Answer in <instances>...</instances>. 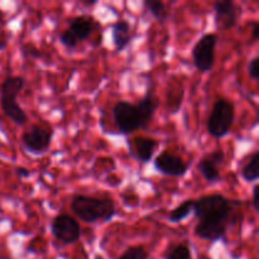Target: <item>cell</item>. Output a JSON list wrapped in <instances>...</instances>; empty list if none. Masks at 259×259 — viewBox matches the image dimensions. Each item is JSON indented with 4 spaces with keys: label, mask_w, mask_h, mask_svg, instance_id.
I'll use <instances>...</instances> for the list:
<instances>
[{
    "label": "cell",
    "mask_w": 259,
    "mask_h": 259,
    "mask_svg": "<svg viewBox=\"0 0 259 259\" xmlns=\"http://www.w3.org/2000/svg\"><path fill=\"white\" fill-rule=\"evenodd\" d=\"M239 205L240 201L230 200L220 194L204 195L194 200L192 212L199 219L195 225V235L207 242L224 239L229 223L233 222L235 207Z\"/></svg>",
    "instance_id": "cell-1"
},
{
    "label": "cell",
    "mask_w": 259,
    "mask_h": 259,
    "mask_svg": "<svg viewBox=\"0 0 259 259\" xmlns=\"http://www.w3.org/2000/svg\"><path fill=\"white\" fill-rule=\"evenodd\" d=\"M71 211L81 222L94 224L110 222L116 215V207L113 200L106 197L76 195L71 201Z\"/></svg>",
    "instance_id": "cell-2"
},
{
    "label": "cell",
    "mask_w": 259,
    "mask_h": 259,
    "mask_svg": "<svg viewBox=\"0 0 259 259\" xmlns=\"http://www.w3.org/2000/svg\"><path fill=\"white\" fill-rule=\"evenodd\" d=\"M25 78L22 76H8L0 88V106L5 116L17 125H24L28 116L22 106L18 104L17 98L24 89Z\"/></svg>",
    "instance_id": "cell-3"
},
{
    "label": "cell",
    "mask_w": 259,
    "mask_h": 259,
    "mask_svg": "<svg viewBox=\"0 0 259 259\" xmlns=\"http://www.w3.org/2000/svg\"><path fill=\"white\" fill-rule=\"evenodd\" d=\"M235 119L234 104L220 98L214 103L206 123L207 133L214 138H224L229 134Z\"/></svg>",
    "instance_id": "cell-4"
},
{
    "label": "cell",
    "mask_w": 259,
    "mask_h": 259,
    "mask_svg": "<svg viewBox=\"0 0 259 259\" xmlns=\"http://www.w3.org/2000/svg\"><path fill=\"white\" fill-rule=\"evenodd\" d=\"M96 23L88 15H78L70 20L68 27L60 34V42L67 50H73L82 40L88 39L94 32Z\"/></svg>",
    "instance_id": "cell-5"
},
{
    "label": "cell",
    "mask_w": 259,
    "mask_h": 259,
    "mask_svg": "<svg viewBox=\"0 0 259 259\" xmlns=\"http://www.w3.org/2000/svg\"><path fill=\"white\" fill-rule=\"evenodd\" d=\"M53 136V129L33 124L22 134V144L28 153L42 156L50 149Z\"/></svg>",
    "instance_id": "cell-6"
},
{
    "label": "cell",
    "mask_w": 259,
    "mask_h": 259,
    "mask_svg": "<svg viewBox=\"0 0 259 259\" xmlns=\"http://www.w3.org/2000/svg\"><path fill=\"white\" fill-rule=\"evenodd\" d=\"M218 45V35L215 33H206L202 35L192 48L194 65L200 72L206 73L212 70L215 62V48Z\"/></svg>",
    "instance_id": "cell-7"
},
{
    "label": "cell",
    "mask_w": 259,
    "mask_h": 259,
    "mask_svg": "<svg viewBox=\"0 0 259 259\" xmlns=\"http://www.w3.org/2000/svg\"><path fill=\"white\" fill-rule=\"evenodd\" d=\"M113 119L119 133L123 136H128L141 129V121L136 105L129 101L120 100L114 105Z\"/></svg>",
    "instance_id": "cell-8"
},
{
    "label": "cell",
    "mask_w": 259,
    "mask_h": 259,
    "mask_svg": "<svg viewBox=\"0 0 259 259\" xmlns=\"http://www.w3.org/2000/svg\"><path fill=\"white\" fill-rule=\"evenodd\" d=\"M51 232L53 237L63 244H73L78 242L81 237V227L77 220L66 214L53 218L51 223Z\"/></svg>",
    "instance_id": "cell-9"
},
{
    "label": "cell",
    "mask_w": 259,
    "mask_h": 259,
    "mask_svg": "<svg viewBox=\"0 0 259 259\" xmlns=\"http://www.w3.org/2000/svg\"><path fill=\"white\" fill-rule=\"evenodd\" d=\"M215 24L220 30H230L238 25L242 15V7L233 0H220L212 5Z\"/></svg>",
    "instance_id": "cell-10"
},
{
    "label": "cell",
    "mask_w": 259,
    "mask_h": 259,
    "mask_svg": "<svg viewBox=\"0 0 259 259\" xmlns=\"http://www.w3.org/2000/svg\"><path fill=\"white\" fill-rule=\"evenodd\" d=\"M153 166L156 171L164 176L182 177L189 171V163L184 161L180 156L164 151L154 158Z\"/></svg>",
    "instance_id": "cell-11"
},
{
    "label": "cell",
    "mask_w": 259,
    "mask_h": 259,
    "mask_svg": "<svg viewBox=\"0 0 259 259\" xmlns=\"http://www.w3.org/2000/svg\"><path fill=\"white\" fill-rule=\"evenodd\" d=\"M224 161L225 153L222 149H217L200 159L197 163V169L205 179V181L209 184H217L218 181H220V171L218 167L223 164Z\"/></svg>",
    "instance_id": "cell-12"
},
{
    "label": "cell",
    "mask_w": 259,
    "mask_h": 259,
    "mask_svg": "<svg viewBox=\"0 0 259 259\" xmlns=\"http://www.w3.org/2000/svg\"><path fill=\"white\" fill-rule=\"evenodd\" d=\"M158 142L153 138L148 137H136L133 139H129L126 146L128 152L134 159H137L141 163H148L153 158V154L156 148L158 147Z\"/></svg>",
    "instance_id": "cell-13"
},
{
    "label": "cell",
    "mask_w": 259,
    "mask_h": 259,
    "mask_svg": "<svg viewBox=\"0 0 259 259\" xmlns=\"http://www.w3.org/2000/svg\"><path fill=\"white\" fill-rule=\"evenodd\" d=\"M134 105H136L137 113H138L139 116V121H141V129H147L149 123H151L152 118H153L157 106H158V100L153 95V93L151 90H148L146 95L138 103L134 104Z\"/></svg>",
    "instance_id": "cell-14"
},
{
    "label": "cell",
    "mask_w": 259,
    "mask_h": 259,
    "mask_svg": "<svg viewBox=\"0 0 259 259\" xmlns=\"http://www.w3.org/2000/svg\"><path fill=\"white\" fill-rule=\"evenodd\" d=\"M111 38H113V45L116 52H123L131 45L132 38H133L131 24L124 19L114 23L113 27H111Z\"/></svg>",
    "instance_id": "cell-15"
},
{
    "label": "cell",
    "mask_w": 259,
    "mask_h": 259,
    "mask_svg": "<svg viewBox=\"0 0 259 259\" xmlns=\"http://www.w3.org/2000/svg\"><path fill=\"white\" fill-rule=\"evenodd\" d=\"M240 176L245 182H257L259 180V151L253 152L248 161L240 168Z\"/></svg>",
    "instance_id": "cell-16"
},
{
    "label": "cell",
    "mask_w": 259,
    "mask_h": 259,
    "mask_svg": "<svg viewBox=\"0 0 259 259\" xmlns=\"http://www.w3.org/2000/svg\"><path fill=\"white\" fill-rule=\"evenodd\" d=\"M192 205H194V200H185L182 204H180L179 206H176L174 210L169 211L168 222L180 223L186 219V218H189V215L192 212Z\"/></svg>",
    "instance_id": "cell-17"
},
{
    "label": "cell",
    "mask_w": 259,
    "mask_h": 259,
    "mask_svg": "<svg viewBox=\"0 0 259 259\" xmlns=\"http://www.w3.org/2000/svg\"><path fill=\"white\" fill-rule=\"evenodd\" d=\"M144 7L147 8L149 14L159 22H163L168 17L169 12L167 10V5L161 0H147L144 2Z\"/></svg>",
    "instance_id": "cell-18"
},
{
    "label": "cell",
    "mask_w": 259,
    "mask_h": 259,
    "mask_svg": "<svg viewBox=\"0 0 259 259\" xmlns=\"http://www.w3.org/2000/svg\"><path fill=\"white\" fill-rule=\"evenodd\" d=\"M166 259H191V250L186 244H177L167 252Z\"/></svg>",
    "instance_id": "cell-19"
},
{
    "label": "cell",
    "mask_w": 259,
    "mask_h": 259,
    "mask_svg": "<svg viewBox=\"0 0 259 259\" xmlns=\"http://www.w3.org/2000/svg\"><path fill=\"white\" fill-rule=\"evenodd\" d=\"M118 259H149V255L143 247H131Z\"/></svg>",
    "instance_id": "cell-20"
},
{
    "label": "cell",
    "mask_w": 259,
    "mask_h": 259,
    "mask_svg": "<svg viewBox=\"0 0 259 259\" xmlns=\"http://www.w3.org/2000/svg\"><path fill=\"white\" fill-rule=\"evenodd\" d=\"M248 75L252 80L258 81L259 80V57L254 56L252 60L248 63Z\"/></svg>",
    "instance_id": "cell-21"
},
{
    "label": "cell",
    "mask_w": 259,
    "mask_h": 259,
    "mask_svg": "<svg viewBox=\"0 0 259 259\" xmlns=\"http://www.w3.org/2000/svg\"><path fill=\"white\" fill-rule=\"evenodd\" d=\"M23 52H24L25 55H27L28 57H30V58H40V57H42V55L39 53V50L32 47V46H24V47H23Z\"/></svg>",
    "instance_id": "cell-22"
},
{
    "label": "cell",
    "mask_w": 259,
    "mask_h": 259,
    "mask_svg": "<svg viewBox=\"0 0 259 259\" xmlns=\"http://www.w3.org/2000/svg\"><path fill=\"white\" fill-rule=\"evenodd\" d=\"M252 205H253V209H254L255 212L259 211V207H258V185L255 184L253 186V191H252Z\"/></svg>",
    "instance_id": "cell-23"
},
{
    "label": "cell",
    "mask_w": 259,
    "mask_h": 259,
    "mask_svg": "<svg viewBox=\"0 0 259 259\" xmlns=\"http://www.w3.org/2000/svg\"><path fill=\"white\" fill-rule=\"evenodd\" d=\"M14 172L19 179H28L30 176V171L28 168H25V167H17Z\"/></svg>",
    "instance_id": "cell-24"
},
{
    "label": "cell",
    "mask_w": 259,
    "mask_h": 259,
    "mask_svg": "<svg viewBox=\"0 0 259 259\" xmlns=\"http://www.w3.org/2000/svg\"><path fill=\"white\" fill-rule=\"evenodd\" d=\"M252 39L258 40L259 39V22L255 20V22L252 23Z\"/></svg>",
    "instance_id": "cell-25"
},
{
    "label": "cell",
    "mask_w": 259,
    "mask_h": 259,
    "mask_svg": "<svg viewBox=\"0 0 259 259\" xmlns=\"http://www.w3.org/2000/svg\"><path fill=\"white\" fill-rule=\"evenodd\" d=\"M5 47H7V42H5L4 39H2V38H0V51L4 50Z\"/></svg>",
    "instance_id": "cell-26"
},
{
    "label": "cell",
    "mask_w": 259,
    "mask_h": 259,
    "mask_svg": "<svg viewBox=\"0 0 259 259\" xmlns=\"http://www.w3.org/2000/svg\"><path fill=\"white\" fill-rule=\"evenodd\" d=\"M96 0H94V2H83V5H95L96 4Z\"/></svg>",
    "instance_id": "cell-27"
},
{
    "label": "cell",
    "mask_w": 259,
    "mask_h": 259,
    "mask_svg": "<svg viewBox=\"0 0 259 259\" xmlns=\"http://www.w3.org/2000/svg\"><path fill=\"white\" fill-rule=\"evenodd\" d=\"M95 259H105V258H104L103 255H99V254H98V255H96V257H95Z\"/></svg>",
    "instance_id": "cell-28"
}]
</instances>
